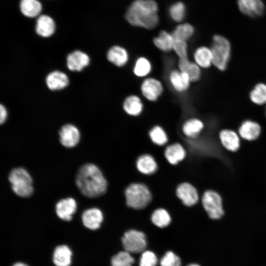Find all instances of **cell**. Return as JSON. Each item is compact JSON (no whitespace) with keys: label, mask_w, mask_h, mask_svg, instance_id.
<instances>
[{"label":"cell","mask_w":266,"mask_h":266,"mask_svg":"<svg viewBox=\"0 0 266 266\" xmlns=\"http://www.w3.org/2000/svg\"><path fill=\"white\" fill-rule=\"evenodd\" d=\"M152 70V65L148 59L144 57L138 58L133 68L134 75L139 77L147 76Z\"/></svg>","instance_id":"obj_33"},{"label":"cell","mask_w":266,"mask_h":266,"mask_svg":"<svg viewBox=\"0 0 266 266\" xmlns=\"http://www.w3.org/2000/svg\"><path fill=\"white\" fill-rule=\"evenodd\" d=\"M20 8L23 15L28 17H35L41 11L42 5L37 0H21Z\"/></svg>","instance_id":"obj_29"},{"label":"cell","mask_w":266,"mask_h":266,"mask_svg":"<svg viewBox=\"0 0 266 266\" xmlns=\"http://www.w3.org/2000/svg\"><path fill=\"white\" fill-rule=\"evenodd\" d=\"M213 65L220 71L227 68L231 54V44L225 36L215 34L212 37V44L210 47Z\"/></svg>","instance_id":"obj_4"},{"label":"cell","mask_w":266,"mask_h":266,"mask_svg":"<svg viewBox=\"0 0 266 266\" xmlns=\"http://www.w3.org/2000/svg\"><path fill=\"white\" fill-rule=\"evenodd\" d=\"M13 191L22 198L30 197L33 193V179L29 173L23 167L13 169L8 176Z\"/></svg>","instance_id":"obj_5"},{"label":"cell","mask_w":266,"mask_h":266,"mask_svg":"<svg viewBox=\"0 0 266 266\" xmlns=\"http://www.w3.org/2000/svg\"><path fill=\"white\" fill-rule=\"evenodd\" d=\"M157 259L155 254L152 251H145L141 256L139 266H156Z\"/></svg>","instance_id":"obj_39"},{"label":"cell","mask_w":266,"mask_h":266,"mask_svg":"<svg viewBox=\"0 0 266 266\" xmlns=\"http://www.w3.org/2000/svg\"><path fill=\"white\" fill-rule=\"evenodd\" d=\"M77 208L75 200L67 198L59 200L56 204V212L62 220L68 221L72 219Z\"/></svg>","instance_id":"obj_12"},{"label":"cell","mask_w":266,"mask_h":266,"mask_svg":"<svg viewBox=\"0 0 266 266\" xmlns=\"http://www.w3.org/2000/svg\"><path fill=\"white\" fill-rule=\"evenodd\" d=\"M265 115H266V109H265Z\"/></svg>","instance_id":"obj_43"},{"label":"cell","mask_w":266,"mask_h":266,"mask_svg":"<svg viewBox=\"0 0 266 266\" xmlns=\"http://www.w3.org/2000/svg\"><path fill=\"white\" fill-rule=\"evenodd\" d=\"M135 165L137 170L144 175L153 174L158 169V165L155 159L148 154L139 156L136 160Z\"/></svg>","instance_id":"obj_18"},{"label":"cell","mask_w":266,"mask_h":266,"mask_svg":"<svg viewBox=\"0 0 266 266\" xmlns=\"http://www.w3.org/2000/svg\"><path fill=\"white\" fill-rule=\"evenodd\" d=\"M174 37L171 33L162 31L158 36L153 38V43L160 50L164 52H169L173 50Z\"/></svg>","instance_id":"obj_28"},{"label":"cell","mask_w":266,"mask_h":266,"mask_svg":"<svg viewBox=\"0 0 266 266\" xmlns=\"http://www.w3.org/2000/svg\"><path fill=\"white\" fill-rule=\"evenodd\" d=\"M149 135L152 142L163 146L168 141L167 135L164 129L159 125L154 126L149 131Z\"/></svg>","instance_id":"obj_34"},{"label":"cell","mask_w":266,"mask_h":266,"mask_svg":"<svg viewBox=\"0 0 266 266\" xmlns=\"http://www.w3.org/2000/svg\"><path fill=\"white\" fill-rule=\"evenodd\" d=\"M60 141L65 147L72 148L79 142L80 134L79 130L72 124L63 126L59 131Z\"/></svg>","instance_id":"obj_10"},{"label":"cell","mask_w":266,"mask_h":266,"mask_svg":"<svg viewBox=\"0 0 266 266\" xmlns=\"http://www.w3.org/2000/svg\"><path fill=\"white\" fill-rule=\"evenodd\" d=\"M134 261L130 253L125 251L114 255L111 259V264L112 266H132Z\"/></svg>","instance_id":"obj_35"},{"label":"cell","mask_w":266,"mask_h":266,"mask_svg":"<svg viewBox=\"0 0 266 266\" xmlns=\"http://www.w3.org/2000/svg\"><path fill=\"white\" fill-rule=\"evenodd\" d=\"M158 11V4L154 0H135L128 7L125 18L133 26L151 30L159 23Z\"/></svg>","instance_id":"obj_2"},{"label":"cell","mask_w":266,"mask_h":266,"mask_svg":"<svg viewBox=\"0 0 266 266\" xmlns=\"http://www.w3.org/2000/svg\"><path fill=\"white\" fill-rule=\"evenodd\" d=\"M202 206L208 216L212 219H219L224 215L222 200L220 195L213 190L204 192L202 198Z\"/></svg>","instance_id":"obj_6"},{"label":"cell","mask_w":266,"mask_h":266,"mask_svg":"<svg viewBox=\"0 0 266 266\" xmlns=\"http://www.w3.org/2000/svg\"><path fill=\"white\" fill-rule=\"evenodd\" d=\"M7 116V113L5 107L2 105L0 106V123L1 124L4 123Z\"/></svg>","instance_id":"obj_40"},{"label":"cell","mask_w":266,"mask_h":266,"mask_svg":"<svg viewBox=\"0 0 266 266\" xmlns=\"http://www.w3.org/2000/svg\"><path fill=\"white\" fill-rule=\"evenodd\" d=\"M219 138L222 145L228 150L235 152L240 147V139L237 134L234 131L224 129L219 133Z\"/></svg>","instance_id":"obj_20"},{"label":"cell","mask_w":266,"mask_h":266,"mask_svg":"<svg viewBox=\"0 0 266 266\" xmlns=\"http://www.w3.org/2000/svg\"><path fill=\"white\" fill-rule=\"evenodd\" d=\"M169 80L173 89L180 93L187 91L192 82L189 75L179 69L173 70L170 72Z\"/></svg>","instance_id":"obj_15"},{"label":"cell","mask_w":266,"mask_h":266,"mask_svg":"<svg viewBox=\"0 0 266 266\" xmlns=\"http://www.w3.org/2000/svg\"><path fill=\"white\" fill-rule=\"evenodd\" d=\"M173 50L178 57L179 59L188 58V46L187 41L174 39Z\"/></svg>","instance_id":"obj_37"},{"label":"cell","mask_w":266,"mask_h":266,"mask_svg":"<svg viewBox=\"0 0 266 266\" xmlns=\"http://www.w3.org/2000/svg\"><path fill=\"white\" fill-rule=\"evenodd\" d=\"M103 219L101 211L98 208H91L85 210L82 215L83 225L92 230L98 229Z\"/></svg>","instance_id":"obj_13"},{"label":"cell","mask_w":266,"mask_h":266,"mask_svg":"<svg viewBox=\"0 0 266 266\" xmlns=\"http://www.w3.org/2000/svg\"><path fill=\"white\" fill-rule=\"evenodd\" d=\"M140 90L143 96L150 101L158 100L163 92V86L161 82L153 77L145 79L140 86Z\"/></svg>","instance_id":"obj_9"},{"label":"cell","mask_w":266,"mask_h":266,"mask_svg":"<svg viewBox=\"0 0 266 266\" xmlns=\"http://www.w3.org/2000/svg\"><path fill=\"white\" fill-rule=\"evenodd\" d=\"M237 3L240 11L251 17H260L265 10V6L262 0H237Z\"/></svg>","instance_id":"obj_11"},{"label":"cell","mask_w":266,"mask_h":266,"mask_svg":"<svg viewBox=\"0 0 266 266\" xmlns=\"http://www.w3.org/2000/svg\"><path fill=\"white\" fill-rule=\"evenodd\" d=\"M46 83L51 90H59L68 85L69 79L65 73L60 71H54L47 76Z\"/></svg>","instance_id":"obj_21"},{"label":"cell","mask_w":266,"mask_h":266,"mask_svg":"<svg viewBox=\"0 0 266 266\" xmlns=\"http://www.w3.org/2000/svg\"><path fill=\"white\" fill-rule=\"evenodd\" d=\"M178 67L180 71L189 75L192 82L199 81L201 77V68L195 62L189 61L188 58L179 59Z\"/></svg>","instance_id":"obj_24"},{"label":"cell","mask_w":266,"mask_h":266,"mask_svg":"<svg viewBox=\"0 0 266 266\" xmlns=\"http://www.w3.org/2000/svg\"><path fill=\"white\" fill-rule=\"evenodd\" d=\"M72 252L65 245L58 246L53 255V261L56 266H69L71 263Z\"/></svg>","instance_id":"obj_26"},{"label":"cell","mask_w":266,"mask_h":266,"mask_svg":"<svg viewBox=\"0 0 266 266\" xmlns=\"http://www.w3.org/2000/svg\"><path fill=\"white\" fill-rule=\"evenodd\" d=\"M186 155V152L184 147L178 142L167 146L164 152V156L166 161L173 166L183 161Z\"/></svg>","instance_id":"obj_16"},{"label":"cell","mask_w":266,"mask_h":266,"mask_svg":"<svg viewBox=\"0 0 266 266\" xmlns=\"http://www.w3.org/2000/svg\"><path fill=\"white\" fill-rule=\"evenodd\" d=\"M124 195L127 205L139 210L145 208L151 201L152 195L149 188L142 183H132L125 189Z\"/></svg>","instance_id":"obj_3"},{"label":"cell","mask_w":266,"mask_h":266,"mask_svg":"<svg viewBox=\"0 0 266 266\" xmlns=\"http://www.w3.org/2000/svg\"><path fill=\"white\" fill-rule=\"evenodd\" d=\"M251 101L254 103L262 105L266 103V84H257L249 94Z\"/></svg>","instance_id":"obj_31"},{"label":"cell","mask_w":266,"mask_h":266,"mask_svg":"<svg viewBox=\"0 0 266 266\" xmlns=\"http://www.w3.org/2000/svg\"><path fill=\"white\" fill-rule=\"evenodd\" d=\"M35 30L36 33L41 36H50L55 31V22L50 17L46 15H41L36 21Z\"/></svg>","instance_id":"obj_22"},{"label":"cell","mask_w":266,"mask_h":266,"mask_svg":"<svg viewBox=\"0 0 266 266\" xmlns=\"http://www.w3.org/2000/svg\"><path fill=\"white\" fill-rule=\"evenodd\" d=\"M195 29L189 23H183L177 25L171 33L174 39L187 41L194 34Z\"/></svg>","instance_id":"obj_32"},{"label":"cell","mask_w":266,"mask_h":266,"mask_svg":"<svg viewBox=\"0 0 266 266\" xmlns=\"http://www.w3.org/2000/svg\"><path fill=\"white\" fill-rule=\"evenodd\" d=\"M123 108L129 115L138 116L143 111V105L138 96L132 95L125 99L123 103Z\"/></svg>","instance_id":"obj_23"},{"label":"cell","mask_w":266,"mask_h":266,"mask_svg":"<svg viewBox=\"0 0 266 266\" xmlns=\"http://www.w3.org/2000/svg\"><path fill=\"white\" fill-rule=\"evenodd\" d=\"M194 62L200 68H207L213 65V57L210 48L200 46L194 53Z\"/></svg>","instance_id":"obj_25"},{"label":"cell","mask_w":266,"mask_h":266,"mask_svg":"<svg viewBox=\"0 0 266 266\" xmlns=\"http://www.w3.org/2000/svg\"><path fill=\"white\" fill-rule=\"evenodd\" d=\"M66 63L69 70L80 71L89 65L90 58L86 53L76 50L68 55Z\"/></svg>","instance_id":"obj_14"},{"label":"cell","mask_w":266,"mask_h":266,"mask_svg":"<svg viewBox=\"0 0 266 266\" xmlns=\"http://www.w3.org/2000/svg\"><path fill=\"white\" fill-rule=\"evenodd\" d=\"M106 57L110 62L118 67L124 66L129 58L127 50L119 45L111 47L107 51Z\"/></svg>","instance_id":"obj_19"},{"label":"cell","mask_w":266,"mask_h":266,"mask_svg":"<svg viewBox=\"0 0 266 266\" xmlns=\"http://www.w3.org/2000/svg\"><path fill=\"white\" fill-rule=\"evenodd\" d=\"M161 266H181V262L178 256L171 251L167 252L162 258Z\"/></svg>","instance_id":"obj_38"},{"label":"cell","mask_w":266,"mask_h":266,"mask_svg":"<svg viewBox=\"0 0 266 266\" xmlns=\"http://www.w3.org/2000/svg\"><path fill=\"white\" fill-rule=\"evenodd\" d=\"M75 182L80 191L88 198L99 197L107 191L106 178L100 169L93 164H86L79 168Z\"/></svg>","instance_id":"obj_1"},{"label":"cell","mask_w":266,"mask_h":266,"mask_svg":"<svg viewBox=\"0 0 266 266\" xmlns=\"http://www.w3.org/2000/svg\"><path fill=\"white\" fill-rule=\"evenodd\" d=\"M168 11L170 18L174 21L181 22L185 16L186 7L182 2H176L170 6Z\"/></svg>","instance_id":"obj_36"},{"label":"cell","mask_w":266,"mask_h":266,"mask_svg":"<svg viewBox=\"0 0 266 266\" xmlns=\"http://www.w3.org/2000/svg\"><path fill=\"white\" fill-rule=\"evenodd\" d=\"M13 266H29L26 264L21 263V262H18V263H15L14 265H13Z\"/></svg>","instance_id":"obj_41"},{"label":"cell","mask_w":266,"mask_h":266,"mask_svg":"<svg viewBox=\"0 0 266 266\" xmlns=\"http://www.w3.org/2000/svg\"><path fill=\"white\" fill-rule=\"evenodd\" d=\"M187 266H200L199 265H197V264H190Z\"/></svg>","instance_id":"obj_42"},{"label":"cell","mask_w":266,"mask_h":266,"mask_svg":"<svg viewBox=\"0 0 266 266\" xmlns=\"http://www.w3.org/2000/svg\"><path fill=\"white\" fill-rule=\"evenodd\" d=\"M204 128L203 122L197 118H191L186 120L183 124L182 131L187 137L191 138L196 137Z\"/></svg>","instance_id":"obj_27"},{"label":"cell","mask_w":266,"mask_h":266,"mask_svg":"<svg viewBox=\"0 0 266 266\" xmlns=\"http://www.w3.org/2000/svg\"><path fill=\"white\" fill-rule=\"evenodd\" d=\"M122 241L125 251L133 253L143 251L147 245L144 233L134 230L126 232L122 238Z\"/></svg>","instance_id":"obj_7"},{"label":"cell","mask_w":266,"mask_h":266,"mask_svg":"<svg viewBox=\"0 0 266 266\" xmlns=\"http://www.w3.org/2000/svg\"><path fill=\"white\" fill-rule=\"evenodd\" d=\"M151 219L155 226L161 228L167 226L171 222L170 214L163 208L155 209L152 214Z\"/></svg>","instance_id":"obj_30"},{"label":"cell","mask_w":266,"mask_h":266,"mask_svg":"<svg viewBox=\"0 0 266 266\" xmlns=\"http://www.w3.org/2000/svg\"><path fill=\"white\" fill-rule=\"evenodd\" d=\"M261 132L260 125L256 122L247 120L244 121L238 129L240 136L247 140L256 139Z\"/></svg>","instance_id":"obj_17"},{"label":"cell","mask_w":266,"mask_h":266,"mask_svg":"<svg viewBox=\"0 0 266 266\" xmlns=\"http://www.w3.org/2000/svg\"><path fill=\"white\" fill-rule=\"evenodd\" d=\"M176 196L185 206H192L199 201V196L197 189L187 182L180 183L175 190Z\"/></svg>","instance_id":"obj_8"}]
</instances>
